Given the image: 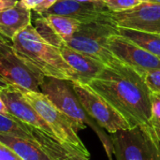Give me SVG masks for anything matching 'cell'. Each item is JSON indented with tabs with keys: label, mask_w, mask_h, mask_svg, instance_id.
I'll return each mask as SVG.
<instances>
[{
	"label": "cell",
	"mask_w": 160,
	"mask_h": 160,
	"mask_svg": "<svg viewBox=\"0 0 160 160\" xmlns=\"http://www.w3.org/2000/svg\"><path fill=\"white\" fill-rule=\"evenodd\" d=\"M58 49L66 62L77 73L81 82L88 83L105 67L103 63L71 49L64 41Z\"/></svg>",
	"instance_id": "9a60e30c"
},
{
	"label": "cell",
	"mask_w": 160,
	"mask_h": 160,
	"mask_svg": "<svg viewBox=\"0 0 160 160\" xmlns=\"http://www.w3.org/2000/svg\"><path fill=\"white\" fill-rule=\"evenodd\" d=\"M31 23V10L19 0L13 7L0 12V36L12 41L20 32Z\"/></svg>",
	"instance_id": "5bb4252c"
},
{
	"label": "cell",
	"mask_w": 160,
	"mask_h": 160,
	"mask_svg": "<svg viewBox=\"0 0 160 160\" xmlns=\"http://www.w3.org/2000/svg\"><path fill=\"white\" fill-rule=\"evenodd\" d=\"M141 75L151 92L160 94V68L143 72Z\"/></svg>",
	"instance_id": "44dd1931"
},
{
	"label": "cell",
	"mask_w": 160,
	"mask_h": 160,
	"mask_svg": "<svg viewBox=\"0 0 160 160\" xmlns=\"http://www.w3.org/2000/svg\"><path fill=\"white\" fill-rule=\"evenodd\" d=\"M47 24L51 27V29L64 41L68 40L80 28L81 22L73 18L56 15V14H49V15H41Z\"/></svg>",
	"instance_id": "ac0fdd59"
},
{
	"label": "cell",
	"mask_w": 160,
	"mask_h": 160,
	"mask_svg": "<svg viewBox=\"0 0 160 160\" xmlns=\"http://www.w3.org/2000/svg\"><path fill=\"white\" fill-rule=\"evenodd\" d=\"M116 33L117 27L109 17L89 23H82L79 30L64 43L104 65H111L120 61L110 51L107 43L108 38Z\"/></svg>",
	"instance_id": "277c9868"
},
{
	"label": "cell",
	"mask_w": 160,
	"mask_h": 160,
	"mask_svg": "<svg viewBox=\"0 0 160 160\" xmlns=\"http://www.w3.org/2000/svg\"><path fill=\"white\" fill-rule=\"evenodd\" d=\"M18 88L24 99L49 125L60 142L70 145L82 153L90 156L87 148L78 135V129L74 123L59 111L43 93L30 91L20 87Z\"/></svg>",
	"instance_id": "8992f818"
},
{
	"label": "cell",
	"mask_w": 160,
	"mask_h": 160,
	"mask_svg": "<svg viewBox=\"0 0 160 160\" xmlns=\"http://www.w3.org/2000/svg\"><path fill=\"white\" fill-rule=\"evenodd\" d=\"M82 2H95V3H101V0H77Z\"/></svg>",
	"instance_id": "83f0119b"
},
{
	"label": "cell",
	"mask_w": 160,
	"mask_h": 160,
	"mask_svg": "<svg viewBox=\"0 0 160 160\" xmlns=\"http://www.w3.org/2000/svg\"><path fill=\"white\" fill-rule=\"evenodd\" d=\"M142 1H148V2H154V3H159L160 0H142Z\"/></svg>",
	"instance_id": "f1b7e54d"
},
{
	"label": "cell",
	"mask_w": 160,
	"mask_h": 160,
	"mask_svg": "<svg viewBox=\"0 0 160 160\" xmlns=\"http://www.w3.org/2000/svg\"><path fill=\"white\" fill-rule=\"evenodd\" d=\"M150 124L156 139L160 142V94L151 92Z\"/></svg>",
	"instance_id": "d6986e66"
},
{
	"label": "cell",
	"mask_w": 160,
	"mask_h": 160,
	"mask_svg": "<svg viewBox=\"0 0 160 160\" xmlns=\"http://www.w3.org/2000/svg\"><path fill=\"white\" fill-rule=\"evenodd\" d=\"M0 133L20 138L39 145L54 160H89L78 149L62 143L43 131L27 125L12 115L0 114Z\"/></svg>",
	"instance_id": "5b68a950"
},
{
	"label": "cell",
	"mask_w": 160,
	"mask_h": 160,
	"mask_svg": "<svg viewBox=\"0 0 160 160\" xmlns=\"http://www.w3.org/2000/svg\"><path fill=\"white\" fill-rule=\"evenodd\" d=\"M16 53L43 76L80 82L59 49L43 39L31 23L11 41Z\"/></svg>",
	"instance_id": "7a4b0ae2"
},
{
	"label": "cell",
	"mask_w": 160,
	"mask_h": 160,
	"mask_svg": "<svg viewBox=\"0 0 160 160\" xmlns=\"http://www.w3.org/2000/svg\"><path fill=\"white\" fill-rule=\"evenodd\" d=\"M40 92L74 123L78 131L90 127L99 138L109 160H112L111 137L84 111L72 87L71 81L43 76L40 82Z\"/></svg>",
	"instance_id": "3957f363"
},
{
	"label": "cell",
	"mask_w": 160,
	"mask_h": 160,
	"mask_svg": "<svg viewBox=\"0 0 160 160\" xmlns=\"http://www.w3.org/2000/svg\"><path fill=\"white\" fill-rule=\"evenodd\" d=\"M0 160H22L10 148L0 142Z\"/></svg>",
	"instance_id": "7402d4cb"
},
{
	"label": "cell",
	"mask_w": 160,
	"mask_h": 160,
	"mask_svg": "<svg viewBox=\"0 0 160 160\" xmlns=\"http://www.w3.org/2000/svg\"><path fill=\"white\" fill-rule=\"evenodd\" d=\"M23 5L29 8L30 10H34L37 7H38L44 0H21Z\"/></svg>",
	"instance_id": "cb8c5ba5"
},
{
	"label": "cell",
	"mask_w": 160,
	"mask_h": 160,
	"mask_svg": "<svg viewBox=\"0 0 160 160\" xmlns=\"http://www.w3.org/2000/svg\"><path fill=\"white\" fill-rule=\"evenodd\" d=\"M107 43L118 60L133 68L140 74L160 68V58L117 33L111 35Z\"/></svg>",
	"instance_id": "8fae6325"
},
{
	"label": "cell",
	"mask_w": 160,
	"mask_h": 160,
	"mask_svg": "<svg viewBox=\"0 0 160 160\" xmlns=\"http://www.w3.org/2000/svg\"><path fill=\"white\" fill-rule=\"evenodd\" d=\"M0 142L10 148L22 160H54L39 145L31 142L0 133Z\"/></svg>",
	"instance_id": "2e32d148"
},
{
	"label": "cell",
	"mask_w": 160,
	"mask_h": 160,
	"mask_svg": "<svg viewBox=\"0 0 160 160\" xmlns=\"http://www.w3.org/2000/svg\"><path fill=\"white\" fill-rule=\"evenodd\" d=\"M87 84L115 108L132 128L140 127L155 137L150 124L151 90L137 70L118 61L105 65Z\"/></svg>",
	"instance_id": "6da1fadb"
},
{
	"label": "cell",
	"mask_w": 160,
	"mask_h": 160,
	"mask_svg": "<svg viewBox=\"0 0 160 160\" xmlns=\"http://www.w3.org/2000/svg\"><path fill=\"white\" fill-rule=\"evenodd\" d=\"M111 21L118 28L160 34V4L143 1L121 12H111Z\"/></svg>",
	"instance_id": "30bf717a"
},
{
	"label": "cell",
	"mask_w": 160,
	"mask_h": 160,
	"mask_svg": "<svg viewBox=\"0 0 160 160\" xmlns=\"http://www.w3.org/2000/svg\"><path fill=\"white\" fill-rule=\"evenodd\" d=\"M117 34L127 38L150 53L160 58V34L147 33L118 27Z\"/></svg>",
	"instance_id": "e0dca14e"
},
{
	"label": "cell",
	"mask_w": 160,
	"mask_h": 160,
	"mask_svg": "<svg viewBox=\"0 0 160 160\" xmlns=\"http://www.w3.org/2000/svg\"><path fill=\"white\" fill-rule=\"evenodd\" d=\"M71 84L84 111L105 131L113 134L132 128L115 108L87 83L71 82Z\"/></svg>",
	"instance_id": "ba28073f"
},
{
	"label": "cell",
	"mask_w": 160,
	"mask_h": 160,
	"mask_svg": "<svg viewBox=\"0 0 160 160\" xmlns=\"http://www.w3.org/2000/svg\"><path fill=\"white\" fill-rule=\"evenodd\" d=\"M110 137L116 160H160V142L140 127L118 131Z\"/></svg>",
	"instance_id": "52a82bcc"
},
{
	"label": "cell",
	"mask_w": 160,
	"mask_h": 160,
	"mask_svg": "<svg viewBox=\"0 0 160 160\" xmlns=\"http://www.w3.org/2000/svg\"><path fill=\"white\" fill-rule=\"evenodd\" d=\"M0 96L8 111V112L21 120L22 122L36 128L53 139L57 140L53 131L34 108L24 99L19 88L15 85L8 84L0 89ZM58 141V140H57Z\"/></svg>",
	"instance_id": "7c38bea8"
},
{
	"label": "cell",
	"mask_w": 160,
	"mask_h": 160,
	"mask_svg": "<svg viewBox=\"0 0 160 160\" xmlns=\"http://www.w3.org/2000/svg\"><path fill=\"white\" fill-rule=\"evenodd\" d=\"M0 75L8 83L30 91L40 92L43 75L22 59L12 42L0 36Z\"/></svg>",
	"instance_id": "9c48e42d"
},
{
	"label": "cell",
	"mask_w": 160,
	"mask_h": 160,
	"mask_svg": "<svg viewBox=\"0 0 160 160\" xmlns=\"http://www.w3.org/2000/svg\"><path fill=\"white\" fill-rule=\"evenodd\" d=\"M58 0H44L38 7H37L34 11L37 13V14H42L44 13L45 11H47L51 7H52Z\"/></svg>",
	"instance_id": "603a6c76"
},
{
	"label": "cell",
	"mask_w": 160,
	"mask_h": 160,
	"mask_svg": "<svg viewBox=\"0 0 160 160\" xmlns=\"http://www.w3.org/2000/svg\"><path fill=\"white\" fill-rule=\"evenodd\" d=\"M102 3L112 12H121L139 6L142 0H101Z\"/></svg>",
	"instance_id": "ffe728a7"
},
{
	"label": "cell",
	"mask_w": 160,
	"mask_h": 160,
	"mask_svg": "<svg viewBox=\"0 0 160 160\" xmlns=\"http://www.w3.org/2000/svg\"><path fill=\"white\" fill-rule=\"evenodd\" d=\"M0 114L11 115V114L8 112V109H7L5 103H4V101H3V99H2V98H1V96H0Z\"/></svg>",
	"instance_id": "484cf974"
},
{
	"label": "cell",
	"mask_w": 160,
	"mask_h": 160,
	"mask_svg": "<svg viewBox=\"0 0 160 160\" xmlns=\"http://www.w3.org/2000/svg\"><path fill=\"white\" fill-rule=\"evenodd\" d=\"M0 84H1L2 86H4V87H5V86H7V85H8V83L4 79L1 77V75H0Z\"/></svg>",
	"instance_id": "4316f807"
},
{
	"label": "cell",
	"mask_w": 160,
	"mask_h": 160,
	"mask_svg": "<svg viewBox=\"0 0 160 160\" xmlns=\"http://www.w3.org/2000/svg\"><path fill=\"white\" fill-rule=\"evenodd\" d=\"M3 87H4V86H2V85H1V84H0V89H2V88H3Z\"/></svg>",
	"instance_id": "f546056e"
},
{
	"label": "cell",
	"mask_w": 160,
	"mask_h": 160,
	"mask_svg": "<svg viewBox=\"0 0 160 160\" xmlns=\"http://www.w3.org/2000/svg\"><path fill=\"white\" fill-rule=\"evenodd\" d=\"M111 10L104 3L82 2L77 0H58L47 11L38 15L56 14L73 18L81 23H89L110 17Z\"/></svg>",
	"instance_id": "4fadbf2b"
},
{
	"label": "cell",
	"mask_w": 160,
	"mask_h": 160,
	"mask_svg": "<svg viewBox=\"0 0 160 160\" xmlns=\"http://www.w3.org/2000/svg\"><path fill=\"white\" fill-rule=\"evenodd\" d=\"M19 0H0V12L13 7Z\"/></svg>",
	"instance_id": "d4e9b609"
}]
</instances>
